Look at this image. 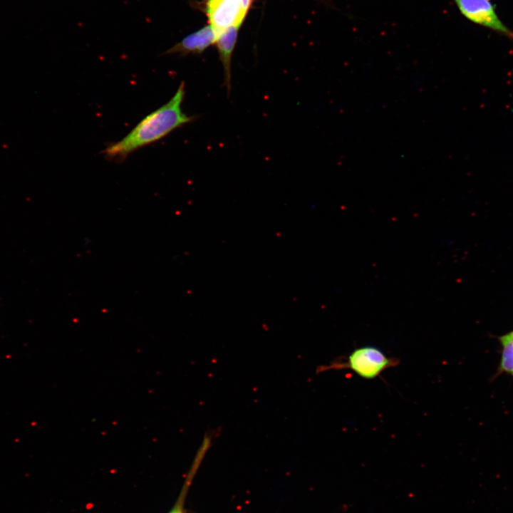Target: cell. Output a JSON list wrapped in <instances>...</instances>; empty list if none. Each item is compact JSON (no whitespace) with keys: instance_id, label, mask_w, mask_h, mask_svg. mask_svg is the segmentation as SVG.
<instances>
[{"instance_id":"cell-1","label":"cell","mask_w":513,"mask_h":513,"mask_svg":"<svg viewBox=\"0 0 513 513\" xmlns=\"http://www.w3.org/2000/svg\"><path fill=\"white\" fill-rule=\"evenodd\" d=\"M185 97V82L182 81L174 95L165 104L146 115L121 140L109 144L103 150L108 160L120 162L134 151L153 143L195 120L182 108Z\"/></svg>"},{"instance_id":"cell-2","label":"cell","mask_w":513,"mask_h":513,"mask_svg":"<svg viewBox=\"0 0 513 513\" xmlns=\"http://www.w3.org/2000/svg\"><path fill=\"white\" fill-rule=\"evenodd\" d=\"M398 363V358L387 356L378 348L366 346L355 349L347 357L337 358L328 365L318 366L316 372L320 373L329 370L350 369L363 378L373 379Z\"/></svg>"},{"instance_id":"cell-3","label":"cell","mask_w":513,"mask_h":513,"mask_svg":"<svg viewBox=\"0 0 513 513\" xmlns=\"http://www.w3.org/2000/svg\"><path fill=\"white\" fill-rule=\"evenodd\" d=\"M252 0H207L205 12L217 36L234 26H240Z\"/></svg>"},{"instance_id":"cell-4","label":"cell","mask_w":513,"mask_h":513,"mask_svg":"<svg viewBox=\"0 0 513 513\" xmlns=\"http://www.w3.org/2000/svg\"><path fill=\"white\" fill-rule=\"evenodd\" d=\"M461 14L470 21L513 40V31L499 18L491 0H454Z\"/></svg>"},{"instance_id":"cell-5","label":"cell","mask_w":513,"mask_h":513,"mask_svg":"<svg viewBox=\"0 0 513 513\" xmlns=\"http://www.w3.org/2000/svg\"><path fill=\"white\" fill-rule=\"evenodd\" d=\"M217 33L211 25L192 33L173 46L167 49L164 54H179L186 56L188 54H200L208 47L215 44Z\"/></svg>"},{"instance_id":"cell-6","label":"cell","mask_w":513,"mask_h":513,"mask_svg":"<svg viewBox=\"0 0 513 513\" xmlns=\"http://www.w3.org/2000/svg\"><path fill=\"white\" fill-rule=\"evenodd\" d=\"M240 26H231L217 36L215 42L219 57L224 71L223 86L226 88L228 95L231 91V63L232 53L237 43L238 31Z\"/></svg>"},{"instance_id":"cell-7","label":"cell","mask_w":513,"mask_h":513,"mask_svg":"<svg viewBox=\"0 0 513 513\" xmlns=\"http://www.w3.org/2000/svg\"><path fill=\"white\" fill-rule=\"evenodd\" d=\"M204 457L200 455H195L190 468L187 472L182 488L174 506L167 513H186L185 509V498L194 477L200 468Z\"/></svg>"},{"instance_id":"cell-8","label":"cell","mask_w":513,"mask_h":513,"mask_svg":"<svg viewBox=\"0 0 513 513\" xmlns=\"http://www.w3.org/2000/svg\"><path fill=\"white\" fill-rule=\"evenodd\" d=\"M499 341L502 346V354L497 375L506 373L513 376V343L510 333L501 336Z\"/></svg>"},{"instance_id":"cell-9","label":"cell","mask_w":513,"mask_h":513,"mask_svg":"<svg viewBox=\"0 0 513 513\" xmlns=\"http://www.w3.org/2000/svg\"><path fill=\"white\" fill-rule=\"evenodd\" d=\"M509 333H510V335H511V337H512V343H513V331H511V332H509Z\"/></svg>"}]
</instances>
